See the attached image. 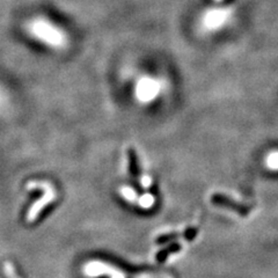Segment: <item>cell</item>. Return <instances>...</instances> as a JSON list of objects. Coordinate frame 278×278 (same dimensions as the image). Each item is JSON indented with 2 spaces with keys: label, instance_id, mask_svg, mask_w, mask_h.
Masks as SVG:
<instances>
[{
  "label": "cell",
  "instance_id": "cell-1",
  "mask_svg": "<svg viewBox=\"0 0 278 278\" xmlns=\"http://www.w3.org/2000/svg\"><path fill=\"white\" fill-rule=\"evenodd\" d=\"M29 32L40 41L51 45L52 48H63L66 44V36L58 27L42 18L34 19L29 23Z\"/></svg>",
  "mask_w": 278,
  "mask_h": 278
},
{
  "label": "cell",
  "instance_id": "cell-2",
  "mask_svg": "<svg viewBox=\"0 0 278 278\" xmlns=\"http://www.w3.org/2000/svg\"><path fill=\"white\" fill-rule=\"evenodd\" d=\"M43 189V196L39 200H36L35 203L33 204L32 208L28 210L27 212V217L26 220L27 222H34L37 219V217L40 216V213L43 209L45 208L46 205H49L52 200H55L56 199V193L54 190V188L51 187V184L46 183V182H40V181H32L27 184V189L32 190V189Z\"/></svg>",
  "mask_w": 278,
  "mask_h": 278
},
{
  "label": "cell",
  "instance_id": "cell-3",
  "mask_svg": "<svg viewBox=\"0 0 278 278\" xmlns=\"http://www.w3.org/2000/svg\"><path fill=\"white\" fill-rule=\"evenodd\" d=\"M160 85L157 80L144 78L138 82L136 87V95L138 100H140L143 103L152 101L154 98L159 94Z\"/></svg>",
  "mask_w": 278,
  "mask_h": 278
},
{
  "label": "cell",
  "instance_id": "cell-4",
  "mask_svg": "<svg viewBox=\"0 0 278 278\" xmlns=\"http://www.w3.org/2000/svg\"><path fill=\"white\" fill-rule=\"evenodd\" d=\"M211 202L213 205L220 206V208L232 210V211L237 212L238 215L241 216V217H247L250 212L249 206L243 205V204H240L236 202V200L231 199L230 197L225 196V195L221 194H215L212 195L211 197Z\"/></svg>",
  "mask_w": 278,
  "mask_h": 278
},
{
  "label": "cell",
  "instance_id": "cell-5",
  "mask_svg": "<svg viewBox=\"0 0 278 278\" xmlns=\"http://www.w3.org/2000/svg\"><path fill=\"white\" fill-rule=\"evenodd\" d=\"M128 156H129V169L134 176H138L139 174V161L138 157L136 154V151L132 147L128 148Z\"/></svg>",
  "mask_w": 278,
  "mask_h": 278
},
{
  "label": "cell",
  "instance_id": "cell-6",
  "mask_svg": "<svg viewBox=\"0 0 278 278\" xmlns=\"http://www.w3.org/2000/svg\"><path fill=\"white\" fill-rule=\"evenodd\" d=\"M119 193L120 195H122L124 199L128 200V202L130 203H135L136 205H137V202H138V195L136 191L132 189V188H130V187H126V185H124V187H122L119 189Z\"/></svg>",
  "mask_w": 278,
  "mask_h": 278
},
{
  "label": "cell",
  "instance_id": "cell-7",
  "mask_svg": "<svg viewBox=\"0 0 278 278\" xmlns=\"http://www.w3.org/2000/svg\"><path fill=\"white\" fill-rule=\"evenodd\" d=\"M180 249H181V246L179 245V243H173V245L168 246V247H167V248L162 249L160 253H158L156 258H157V259L159 262H162V261H165L167 258H168L169 254H172V253L179 252V250H180Z\"/></svg>",
  "mask_w": 278,
  "mask_h": 278
},
{
  "label": "cell",
  "instance_id": "cell-8",
  "mask_svg": "<svg viewBox=\"0 0 278 278\" xmlns=\"http://www.w3.org/2000/svg\"><path fill=\"white\" fill-rule=\"evenodd\" d=\"M154 204V197L150 194H144L143 196L138 197V202L137 205L140 206L143 209H150L152 208Z\"/></svg>",
  "mask_w": 278,
  "mask_h": 278
},
{
  "label": "cell",
  "instance_id": "cell-9",
  "mask_svg": "<svg viewBox=\"0 0 278 278\" xmlns=\"http://www.w3.org/2000/svg\"><path fill=\"white\" fill-rule=\"evenodd\" d=\"M4 273L7 278H20V276L17 274L15 267L9 261H6L4 263Z\"/></svg>",
  "mask_w": 278,
  "mask_h": 278
},
{
  "label": "cell",
  "instance_id": "cell-10",
  "mask_svg": "<svg viewBox=\"0 0 278 278\" xmlns=\"http://www.w3.org/2000/svg\"><path fill=\"white\" fill-rule=\"evenodd\" d=\"M181 236L180 234H176V233H173V234H166V236H162V237H159L157 239V242L158 243H165V242H168V241H174L176 239H179Z\"/></svg>",
  "mask_w": 278,
  "mask_h": 278
},
{
  "label": "cell",
  "instance_id": "cell-11",
  "mask_svg": "<svg viewBox=\"0 0 278 278\" xmlns=\"http://www.w3.org/2000/svg\"><path fill=\"white\" fill-rule=\"evenodd\" d=\"M197 236V228H189L183 233V238L187 240H193Z\"/></svg>",
  "mask_w": 278,
  "mask_h": 278
},
{
  "label": "cell",
  "instance_id": "cell-12",
  "mask_svg": "<svg viewBox=\"0 0 278 278\" xmlns=\"http://www.w3.org/2000/svg\"><path fill=\"white\" fill-rule=\"evenodd\" d=\"M140 183L145 188V189H148V188L151 187V179H150V176L146 175V174H144L140 178Z\"/></svg>",
  "mask_w": 278,
  "mask_h": 278
},
{
  "label": "cell",
  "instance_id": "cell-13",
  "mask_svg": "<svg viewBox=\"0 0 278 278\" xmlns=\"http://www.w3.org/2000/svg\"><path fill=\"white\" fill-rule=\"evenodd\" d=\"M216 1H221V0H216Z\"/></svg>",
  "mask_w": 278,
  "mask_h": 278
}]
</instances>
